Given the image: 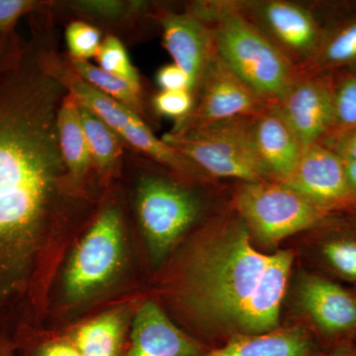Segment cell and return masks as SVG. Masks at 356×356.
<instances>
[{"label":"cell","mask_w":356,"mask_h":356,"mask_svg":"<svg viewBox=\"0 0 356 356\" xmlns=\"http://www.w3.org/2000/svg\"><path fill=\"white\" fill-rule=\"evenodd\" d=\"M222 348L203 356H316L310 337L300 330H274L259 334H236Z\"/></svg>","instance_id":"cell-17"},{"label":"cell","mask_w":356,"mask_h":356,"mask_svg":"<svg viewBox=\"0 0 356 356\" xmlns=\"http://www.w3.org/2000/svg\"><path fill=\"white\" fill-rule=\"evenodd\" d=\"M60 151L74 184L81 191L91 173L95 172L92 156L84 135L76 96L67 92L58 115ZM96 173V172H95Z\"/></svg>","instance_id":"cell-18"},{"label":"cell","mask_w":356,"mask_h":356,"mask_svg":"<svg viewBox=\"0 0 356 356\" xmlns=\"http://www.w3.org/2000/svg\"><path fill=\"white\" fill-rule=\"evenodd\" d=\"M275 103L304 147L317 144L334 125V91L313 72L299 69Z\"/></svg>","instance_id":"cell-11"},{"label":"cell","mask_w":356,"mask_h":356,"mask_svg":"<svg viewBox=\"0 0 356 356\" xmlns=\"http://www.w3.org/2000/svg\"><path fill=\"white\" fill-rule=\"evenodd\" d=\"M323 259L332 273L344 280L356 282V236L341 234L321 245Z\"/></svg>","instance_id":"cell-23"},{"label":"cell","mask_w":356,"mask_h":356,"mask_svg":"<svg viewBox=\"0 0 356 356\" xmlns=\"http://www.w3.org/2000/svg\"><path fill=\"white\" fill-rule=\"evenodd\" d=\"M281 184L329 213L356 200L346 179L344 161L320 143L304 147L296 168Z\"/></svg>","instance_id":"cell-12"},{"label":"cell","mask_w":356,"mask_h":356,"mask_svg":"<svg viewBox=\"0 0 356 356\" xmlns=\"http://www.w3.org/2000/svg\"><path fill=\"white\" fill-rule=\"evenodd\" d=\"M95 58L100 69L143 89L139 72L131 63L125 44L118 36L108 34L104 37Z\"/></svg>","instance_id":"cell-22"},{"label":"cell","mask_w":356,"mask_h":356,"mask_svg":"<svg viewBox=\"0 0 356 356\" xmlns=\"http://www.w3.org/2000/svg\"><path fill=\"white\" fill-rule=\"evenodd\" d=\"M252 117L215 122L182 132L170 131L161 140L211 177L273 181L255 147Z\"/></svg>","instance_id":"cell-5"},{"label":"cell","mask_w":356,"mask_h":356,"mask_svg":"<svg viewBox=\"0 0 356 356\" xmlns=\"http://www.w3.org/2000/svg\"><path fill=\"white\" fill-rule=\"evenodd\" d=\"M67 92L44 65L39 33L14 35L0 51V250L34 242L62 201L83 191L58 140Z\"/></svg>","instance_id":"cell-1"},{"label":"cell","mask_w":356,"mask_h":356,"mask_svg":"<svg viewBox=\"0 0 356 356\" xmlns=\"http://www.w3.org/2000/svg\"><path fill=\"white\" fill-rule=\"evenodd\" d=\"M79 109L96 175L108 180L120 170L128 147L105 122L79 102Z\"/></svg>","instance_id":"cell-19"},{"label":"cell","mask_w":356,"mask_h":356,"mask_svg":"<svg viewBox=\"0 0 356 356\" xmlns=\"http://www.w3.org/2000/svg\"><path fill=\"white\" fill-rule=\"evenodd\" d=\"M334 124L356 129V79H348L334 91Z\"/></svg>","instance_id":"cell-29"},{"label":"cell","mask_w":356,"mask_h":356,"mask_svg":"<svg viewBox=\"0 0 356 356\" xmlns=\"http://www.w3.org/2000/svg\"><path fill=\"white\" fill-rule=\"evenodd\" d=\"M125 330L121 311H111L76 330L74 346L83 356H118Z\"/></svg>","instance_id":"cell-20"},{"label":"cell","mask_w":356,"mask_h":356,"mask_svg":"<svg viewBox=\"0 0 356 356\" xmlns=\"http://www.w3.org/2000/svg\"><path fill=\"white\" fill-rule=\"evenodd\" d=\"M303 308L327 339L346 341L356 332V294L334 281L309 276L301 288Z\"/></svg>","instance_id":"cell-14"},{"label":"cell","mask_w":356,"mask_h":356,"mask_svg":"<svg viewBox=\"0 0 356 356\" xmlns=\"http://www.w3.org/2000/svg\"><path fill=\"white\" fill-rule=\"evenodd\" d=\"M76 13L91 21L116 24L119 20L130 19L143 13L144 2L76 1L70 4Z\"/></svg>","instance_id":"cell-25"},{"label":"cell","mask_w":356,"mask_h":356,"mask_svg":"<svg viewBox=\"0 0 356 356\" xmlns=\"http://www.w3.org/2000/svg\"><path fill=\"white\" fill-rule=\"evenodd\" d=\"M238 6L298 69H306L313 62L322 38L309 9L285 0L238 1Z\"/></svg>","instance_id":"cell-10"},{"label":"cell","mask_w":356,"mask_h":356,"mask_svg":"<svg viewBox=\"0 0 356 356\" xmlns=\"http://www.w3.org/2000/svg\"><path fill=\"white\" fill-rule=\"evenodd\" d=\"M250 129L267 172L273 181L284 182L296 168L304 147L275 102L252 117Z\"/></svg>","instance_id":"cell-15"},{"label":"cell","mask_w":356,"mask_h":356,"mask_svg":"<svg viewBox=\"0 0 356 356\" xmlns=\"http://www.w3.org/2000/svg\"><path fill=\"white\" fill-rule=\"evenodd\" d=\"M156 81L161 90L191 91V81L188 76L185 74L184 70L175 64L165 65L161 67L156 74Z\"/></svg>","instance_id":"cell-30"},{"label":"cell","mask_w":356,"mask_h":356,"mask_svg":"<svg viewBox=\"0 0 356 356\" xmlns=\"http://www.w3.org/2000/svg\"><path fill=\"white\" fill-rule=\"evenodd\" d=\"M43 58L51 76L64 84L79 102L95 112L125 143L129 151L149 159L191 180H209V175L159 139L145 119L84 81L72 69L67 54H60L53 41V28L44 30Z\"/></svg>","instance_id":"cell-4"},{"label":"cell","mask_w":356,"mask_h":356,"mask_svg":"<svg viewBox=\"0 0 356 356\" xmlns=\"http://www.w3.org/2000/svg\"><path fill=\"white\" fill-rule=\"evenodd\" d=\"M67 57L72 69L84 81L145 119L146 105L142 88H136L123 79L105 72L89 60H76L70 58L67 54Z\"/></svg>","instance_id":"cell-21"},{"label":"cell","mask_w":356,"mask_h":356,"mask_svg":"<svg viewBox=\"0 0 356 356\" xmlns=\"http://www.w3.org/2000/svg\"><path fill=\"white\" fill-rule=\"evenodd\" d=\"M191 113L175 122L172 132H182L215 122L254 116L273 102L262 97L216 55L199 84Z\"/></svg>","instance_id":"cell-9"},{"label":"cell","mask_w":356,"mask_h":356,"mask_svg":"<svg viewBox=\"0 0 356 356\" xmlns=\"http://www.w3.org/2000/svg\"><path fill=\"white\" fill-rule=\"evenodd\" d=\"M356 60V21L343 26L332 38L321 44L313 64L322 65H343ZM300 69V70H306Z\"/></svg>","instance_id":"cell-24"},{"label":"cell","mask_w":356,"mask_h":356,"mask_svg":"<svg viewBox=\"0 0 356 356\" xmlns=\"http://www.w3.org/2000/svg\"><path fill=\"white\" fill-rule=\"evenodd\" d=\"M128 356H200V348L156 303L147 301L136 313Z\"/></svg>","instance_id":"cell-16"},{"label":"cell","mask_w":356,"mask_h":356,"mask_svg":"<svg viewBox=\"0 0 356 356\" xmlns=\"http://www.w3.org/2000/svg\"><path fill=\"white\" fill-rule=\"evenodd\" d=\"M344 170L348 184L356 194V161H344Z\"/></svg>","instance_id":"cell-34"},{"label":"cell","mask_w":356,"mask_h":356,"mask_svg":"<svg viewBox=\"0 0 356 356\" xmlns=\"http://www.w3.org/2000/svg\"><path fill=\"white\" fill-rule=\"evenodd\" d=\"M136 212L152 255L161 259L197 219L200 203L181 185L143 175L136 189Z\"/></svg>","instance_id":"cell-8"},{"label":"cell","mask_w":356,"mask_h":356,"mask_svg":"<svg viewBox=\"0 0 356 356\" xmlns=\"http://www.w3.org/2000/svg\"><path fill=\"white\" fill-rule=\"evenodd\" d=\"M123 227L121 211L114 204L98 213L65 270L64 289L70 302L89 298L116 277L124 257Z\"/></svg>","instance_id":"cell-7"},{"label":"cell","mask_w":356,"mask_h":356,"mask_svg":"<svg viewBox=\"0 0 356 356\" xmlns=\"http://www.w3.org/2000/svg\"><path fill=\"white\" fill-rule=\"evenodd\" d=\"M325 356H356V346L350 341L337 343Z\"/></svg>","instance_id":"cell-33"},{"label":"cell","mask_w":356,"mask_h":356,"mask_svg":"<svg viewBox=\"0 0 356 356\" xmlns=\"http://www.w3.org/2000/svg\"><path fill=\"white\" fill-rule=\"evenodd\" d=\"M48 4L34 0H0V49L15 33L20 18L43 10Z\"/></svg>","instance_id":"cell-27"},{"label":"cell","mask_w":356,"mask_h":356,"mask_svg":"<svg viewBox=\"0 0 356 356\" xmlns=\"http://www.w3.org/2000/svg\"><path fill=\"white\" fill-rule=\"evenodd\" d=\"M250 235L242 218L218 222L188 255L179 299L206 329L233 337L277 327L293 254H262Z\"/></svg>","instance_id":"cell-2"},{"label":"cell","mask_w":356,"mask_h":356,"mask_svg":"<svg viewBox=\"0 0 356 356\" xmlns=\"http://www.w3.org/2000/svg\"><path fill=\"white\" fill-rule=\"evenodd\" d=\"M336 154L343 161H356V129L339 139Z\"/></svg>","instance_id":"cell-32"},{"label":"cell","mask_w":356,"mask_h":356,"mask_svg":"<svg viewBox=\"0 0 356 356\" xmlns=\"http://www.w3.org/2000/svg\"><path fill=\"white\" fill-rule=\"evenodd\" d=\"M236 207L250 234L267 245L320 226L330 214L277 181L245 182Z\"/></svg>","instance_id":"cell-6"},{"label":"cell","mask_w":356,"mask_h":356,"mask_svg":"<svg viewBox=\"0 0 356 356\" xmlns=\"http://www.w3.org/2000/svg\"><path fill=\"white\" fill-rule=\"evenodd\" d=\"M153 17L161 25L163 46L172 56L173 64L188 76L191 93L195 96L206 70L217 55L212 29L188 10L175 13L159 9Z\"/></svg>","instance_id":"cell-13"},{"label":"cell","mask_w":356,"mask_h":356,"mask_svg":"<svg viewBox=\"0 0 356 356\" xmlns=\"http://www.w3.org/2000/svg\"><path fill=\"white\" fill-rule=\"evenodd\" d=\"M194 96L189 90L165 91L156 93L153 99V106L156 113L182 120L193 109Z\"/></svg>","instance_id":"cell-28"},{"label":"cell","mask_w":356,"mask_h":356,"mask_svg":"<svg viewBox=\"0 0 356 356\" xmlns=\"http://www.w3.org/2000/svg\"><path fill=\"white\" fill-rule=\"evenodd\" d=\"M34 356H83L74 344L54 341L42 346Z\"/></svg>","instance_id":"cell-31"},{"label":"cell","mask_w":356,"mask_h":356,"mask_svg":"<svg viewBox=\"0 0 356 356\" xmlns=\"http://www.w3.org/2000/svg\"><path fill=\"white\" fill-rule=\"evenodd\" d=\"M188 11L210 26L218 56L257 95L273 102L284 95L299 69L238 1L198 2Z\"/></svg>","instance_id":"cell-3"},{"label":"cell","mask_w":356,"mask_h":356,"mask_svg":"<svg viewBox=\"0 0 356 356\" xmlns=\"http://www.w3.org/2000/svg\"><path fill=\"white\" fill-rule=\"evenodd\" d=\"M65 35L70 58L89 60L97 56L103 40L99 28L77 19L67 25Z\"/></svg>","instance_id":"cell-26"}]
</instances>
